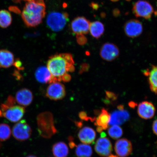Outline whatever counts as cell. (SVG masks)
<instances>
[{
	"label": "cell",
	"mask_w": 157,
	"mask_h": 157,
	"mask_svg": "<svg viewBox=\"0 0 157 157\" xmlns=\"http://www.w3.org/2000/svg\"><path fill=\"white\" fill-rule=\"evenodd\" d=\"M106 98L107 100H111L112 101H115L117 99L116 94L109 91H106L105 92Z\"/></svg>",
	"instance_id": "4dcf8cb0"
},
{
	"label": "cell",
	"mask_w": 157,
	"mask_h": 157,
	"mask_svg": "<svg viewBox=\"0 0 157 157\" xmlns=\"http://www.w3.org/2000/svg\"><path fill=\"white\" fill-rule=\"evenodd\" d=\"M78 116L82 120L88 121H95V118H93L88 117L87 114L84 111H81L78 114Z\"/></svg>",
	"instance_id": "f1b7e54d"
},
{
	"label": "cell",
	"mask_w": 157,
	"mask_h": 157,
	"mask_svg": "<svg viewBox=\"0 0 157 157\" xmlns=\"http://www.w3.org/2000/svg\"><path fill=\"white\" fill-rule=\"evenodd\" d=\"M11 135L10 128L6 124H0V141H5L8 139Z\"/></svg>",
	"instance_id": "4316f807"
},
{
	"label": "cell",
	"mask_w": 157,
	"mask_h": 157,
	"mask_svg": "<svg viewBox=\"0 0 157 157\" xmlns=\"http://www.w3.org/2000/svg\"><path fill=\"white\" fill-rule=\"evenodd\" d=\"M74 64L71 54H56L50 57L47 62V68L52 75L59 82L62 81L61 77L64 74L74 71Z\"/></svg>",
	"instance_id": "6da1fadb"
},
{
	"label": "cell",
	"mask_w": 157,
	"mask_h": 157,
	"mask_svg": "<svg viewBox=\"0 0 157 157\" xmlns=\"http://www.w3.org/2000/svg\"><path fill=\"white\" fill-rule=\"evenodd\" d=\"M78 139L83 144H90L95 140L96 133L95 131L91 127H83L78 133Z\"/></svg>",
	"instance_id": "ac0fdd59"
},
{
	"label": "cell",
	"mask_w": 157,
	"mask_h": 157,
	"mask_svg": "<svg viewBox=\"0 0 157 157\" xmlns=\"http://www.w3.org/2000/svg\"><path fill=\"white\" fill-rule=\"evenodd\" d=\"M47 25L54 32L62 30L69 21L68 15L66 12H52L47 16Z\"/></svg>",
	"instance_id": "277c9868"
},
{
	"label": "cell",
	"mask_w": 157,
	"mask_h": 157,
	"mask_svg": "<svg viewBox=\"0 0 157 157\" xmlns=\"http://www.w3.org/2000/svg\"><path fill=\"white\" fill-rule=\"evenodd\" d=\"M114 148L118 157H127L132 151V143L130 141L125 138L117 140L115 143Z\"/></svg>",
	"instance_id": "8fae6325"
},
{
	"label": "cell",
	"mask_w": 157,
	"mask_h": 157,
	"mask_svg": "<svg viewBox=\"0 0 157 157\" xmlns=\"http://www.w3.org/2000/svg\"><path fill=\"white\" fill-rule=\"evenodd\" d=\"M14 66L19 70H23L24 67L22 66V63L19 59H17L13 63Z\"/></svg>",
	"instance_id": "d6a6232c"
},
{
	"label": "cell",
	"mask_w": 157,
	"mask_h": 157,
	"mask_svg": "<svg viewBox=\"0 0 157 157\" xmlns=\"http://www.w3.org/2000/svg\"><path fill=\"white\" fill-rule=\"evenodd\" d=\"M75 154L77 157H91L93 150L89 145L80 144L76 146Z\"/></svg>",
	"instance_id": "cb8c5ba5"
},
{
	"label": "cell",
	"mask_w": 157,
	"mask_h": 157,
	"mask_svg": "<svg viewBox=\"0 0 157 157\" xmlns=\"http://www.w3.org/2000/svg\"><path fill=\"white\" fill-rule=\"evenodd\" d=\"M132 11L136 17H143L146 19H150L154 12L152 5L144 0H139L135 3L133 6Z\"/></svg>",
	"instance_id": "5b68a950"
},
{
	"label": "cell",
	"mask_w": 157,
	"mask_h": 157,
	"mask_svg": "<svg viewBox=\"0 0 157 157\" xmlns=\"http://www.w3.org/2000/svg\"><path fill=\"white\" fill-rule=\"evenodd\" d=\"M103 130V129L101 127L99 126H97V132H98L101 133L102 132Z\"/></svg>",
	"instance_id": "ab89813d"
},
{
	"label": "cell",
	"mask_w": 157,
	"mask_h": 157,
	"mask_svg": "<svg viewBox=\"0 0 157 157\" xmlns=\"http://www.w3.org/2000/svg\"></svg>",
	"instance_id": "7dc6e473"
},
{
	"label": "cell",
	"mask_w": 157,
	"mask_h": 157,
	"mask_svg": "<svg viewBox=\"0 0 157 157\" xmlns=\"http://www.w3.org/2000/svg\"><path fill=\"white\" fill-rule=\"evenodd\" d=\"M68 140L69 141V144L71 148H73L76 147V145L74 142L73 137L71 136L69 137Z\"/></svg>",
	"instance_id": "e575fe53"
},
{
	"label": "cell",
	"mask_w": 157,
	"mask_h": 157,
	"mask_svg": "<svg viewBox=\"0 0 157 157\" xmlns=\"http://www.w3.org/2000/svg\"><path fill=\"white\" fill-rule=\"evenodd\" d=\"M110 120L109 124L110 125H120L126 122L130 117L129 113L124 110L117 109L113 111L110 115Z\"/></svg>",
	"instance_id": "2e32d148"
},
{
	"label": "cell",
	"mask_w": 157,
	"mask_h": 157,
	"mask_svg": "<svg viewBox=\"0 0 157 157\" xmlns=\"http://www.w3.org/2000/svg\"><path fill=\"white\" fill-rule=\"evenodd\" d=\"M12 20L11 15L9 12L6 10L0 11V27L7 28L11 24Z\"/></svg>",
	"instance_id": "d4e9b609"
},
{
	"label": "cell",
	"mask_w": 157,
	"mask_h": 157,
	"mask_svg": "<svg viewBox=\"0 0 157 157\" xmlns=\"http://www.w3.org/2000/svg\"><path fill=\"white\" fill-rule=\"evenodd\" d=\"M66 89L64 86L59 82L50 83L47 89L46 95L49 99L58 101L65 97Z\"/></svg>",
	"instance_id": "ba28073f"
},
{
	"label": "cell",
	"mask_w": 157,
	"mask_h": 157,
	"mask_svg": "<svg viewBox=\"0 0 157 157\" xmlns=\"http://www.w3.org/2000/svg\"><path fill=\"white\" fill-rule=\"evenodd\" d=\"M106 136L105 133L103 132L101 133V137H105Z\"/></svg>",
	"instance_id": "60d3db41"
},
{
	"label": "cell",
	"mask_w": 157,
	"mask_h": 157,
	"mask_svg": "<svg viewBox=\"0 0 157 157\" xmlns=\"http://www.w3.org/2000/svg\"><path fill=\"white\" fill-rule=\"evenodd\" d=\"M25 113V109L23 107L13 105L10 107L3 113V116L11 122L15 123L22 118Z\"/></svg>",
	"instance_id": "4fadbf2b"
},
{
	"label": "cell",
	"mask_w": 157,
	"mask_h": 157,
	"mask_svg": "<svg viewBox=\"0 0 157 157\" xmlns=\"http://www.w3.org/2000/svg\"><path fill=\"white\" fill-rule=\"evenodd\" d=\"M26 157H37L36 156L34 155H29L27 156Z\"/></svg>",
	"instance_id": "7bdbcfd3"
},
{
	"label": "cell",
	"mask_w": 157,
	"mask_h": 157,
	"mask_svg": "<svg viewBox=\"0 0 157 157\" xmlns=\"http://www.w3.org/2000/svg\"><path fill=\"white\" fill-rule=\"evenodd\" d=\"M110 114L105 109H102L101 113L96 119L95 124L97 126L102 128L103 130H105L108 128L110 120Z\"/></svg>",
	"instance_id": "44dd1931"
},
{
	"label": "cell",
	"mask_w": 157,
	"mask_h": 157,
	"mask_svg": "<svg viewBox=\"0 0 157 157\" xmlns=\"http://www.w3.org/2000/svg\"><path fill=\"white\" fill-rule=\"evenodd\" d=\"M89 31L92 36L94 38L99 39L105 32V27L101 21H94L90 23Z\"/></svg>",
	"instance_id": "603a6c76"
},
{
	"label": "cell",
	"mask_w": 157,
	"mask_h": 157,
	"mask_svg": "<svg viewBox=\"0 0 157 157\" xmlns=\"http://www.w3.org/2000/svg\"><path fill=\"white\" fill-rule=\"evenodd\" d=\"M91 6L93 7V9L97 10L99 8V6L97 4L95 3H92Z\"/></svg>",
	"instance_id": "74e56055"
},
{
	"label": "cell",
	"mask_w": 157,
	"mask_h": 157,
	"mask_svg": "<svg viewBox=\"0 0 157 157\" xmlns=\"http://www.w3.org/2000/svg\"><path fill=\"white\" fill-rule=\"evenodd\" d=\"M113 147L111 141L106 137L98 139L95 146V150L99 156L105 157L111 154Z\"/></svg>",
	"instance_id": "7c38bea8"
},
{
	"label": "cell",
	"mask_w": 157,
	"mask_h": 157,
	"mask_svg": "<svg viewBox=\"0 0 157 157\" xmlns=\"http://www.w3.org/2000/svg\"><path fill=\"white\" fill-rule=\"evenodd\" d=\"M35 76L37 81L42 83L58 82L57 78L51 74L48 68L44 66H41L37 68L35 71Z\"/></svg>",
	"instance_id": "9a60e30c"
},
{
	"label": "cell",
	"mask_w": 157,
	"mask_h": 157,
	"mask_svg": "<svg viewBox=\"0 0 157 157\" xmlns=\"http://www.w3.org/2000/svg\"><path fill=\"white\" fill-rule=\"evenodd\" d=\"M145 74L148 76V82L151 91L157 94V66H152L150 71L145 72Z\"/></svg>",
	"instance_id": "ffe728a7"
},
{
	"label": "cell",
	"mask_w": 157,
	"mask_h": 157,
	"mask_svg": "<svg viewBox=\"0 0 157 157\" xmlns=\"http://www.w3.org/2000/svg\"><path fill=\"white\" fill-rule=\"evenodd\" d=\"M153 132L157 136V119L154 121L152 125Z\"/></svg>",
	"instance_id": "d590c367"
},
{
	"label": "cell",
	"mask_w": 157,
	"mask_h": 157,
	"mask_svg": "<svg viewBox=\"0 0 157 157\" xmlns=\"http://www.w3.org/2000/svg\"><path fill=\"white\" fill-rule=\"evenodd\" d=\"M129 105L131 108H135L136 106V104L133 102H131L129 103Z\"/></svg>",
	"instance_id": "f35d334b"
},
{
	"label": "cell",
	"mask_w": 157,
	"mask_h": 157,
	"mask_svg": "<svg viewBox=\"0 0 157 157\" xmlns=\"http://www.w3.org/2000/svg\"><path fill=\"white\" fill-rule=\"evenodd\" d=\"M90 66L87 63L82 64L80 66L79 73L80 74H82L84 72H86L88 71L89 70Z\"/></svg>",
	"instance_id": "1f68e13d"
},
{
	"label": "cell",
	"mask_w": 157,
	"mask_h": 157,
	"mask_svg": "<svg viewBox=\"0 0 157 157\" xmlns=\"http://www.w3.org/2000/svg\"><path fill=\"white\" fill-rule=\"evenodd\" d=\"M107 157H118L117 156L115 155H113V154L109 155Z\"/></svg>",
	"instance_id": "b9f144b4"
},
{
	"label": "cell",
	"mask_w": 157,
	"mask_h": 157,
	"mask_svg": "<svg viewBox=\"0 0 157 157\" xmlns=\"http://www.w3.org/2000/svg\"><path fill=\"white\" fill-rule=\"evenodd\" d=\"M155 107L153 104L148 101L142 102L139 104L137 113L139 116L144 119L152 118L155 113Z\"/></svg>",
	"instance_id": "5bb4252c"
},
{
	"label": "cell",
	"mask_w": 157,
	"mask_h": 157,
	"mask_svg": "<svg viewBox=\"0 0 157 157\" xmlns=\"http://www.w3.org/2000/svg\"><path fill=\"white\" fill-rule=\"evenodd\" d=\"M90 23L89 20L83 17H76L72 21L71 28L74 34L85 35L89 32Z\"/></svg>",
	"instance_id": "9c48e42d"
},
{
	"label": "cell",
	"mask_w": 157,
	"mask_h": 157,
	"mask_svg": "<svg viewBox=\"0 0 157 157\" xmlns=\"http://www.w3.org/2000/svg\"><path fill=\"white\" fill-rule=\"evenodd\" d=\"M39 134L44 138H50L57 130L55 126L53 117L49 112H44L38 115L37 118Z\"/></svg>",
	"instance_id": "3957f363"
},
{
	"label": "cell",
	"mask_w": 157,
	"mask_h": 157,
	"mask_svg": "<svg viewBox=\"0 0 157 157\" xmlns=\"http://www.w3.org/2000/svg\"><path fill=\"white\" fill-rule=\"evenodd\" d=\"M120 13L119 10L118 9H115L113 10V14L114 16L115 17H118Z\"/></svg>",
	"instance_id": "8d00e7d4"
},
{
	"label": "cell",
	"mask_w": 157,
	"mask_h": 157,
	"mask_svg": "<svg viewBox=\"0 0 157 157\" xmlns=\"http://www.w3.org/2000/svg\"><path fill=\"white\" fill-rule=\"evenodd\" d=\"M108 133L112 138L117 139L122 136L123 131L119 125H112L108 128Z\"/></svg>",
	"instance_id": "484cf974"
},
{
	"label": "cell",
	"mask_w": 157,
	"mask_h": 157,
	"mask_svg": "<svg viewBox=\"0 0 157 157\" xmlns=\"http://www.w3.org/2000/svg\"><path fill=\"white\" fill-rule=\"evenodd\" d=\"M15 103V100L12 96H10L8 98L4 105L8 108L13 106Z\"/></svg>",
	"instance_id": "f546056e"
},
{
	"label": "cell",
	"mask_w": 157,
	"mask_h": 157,
	"mask_svg": "<svg viewBox=\"0 0 157 157\" xmlns=\"http://www.w3.org/2000/svg\"><path fill=\"white\" fill-rule=\"evenodd\" d=\"M119 50L117 45L111 43H106L101 46L100 55L102 59L107 62H111L118 57Z\"/></svg>",
	"instance_id": "52a82bcc"
},
{
	"label": "cell",
	"mask_w": 157,
	"mask_h": 157,
	"mask_svg": "<svg viewBox=\"0 0 157 157\" xmlns=\"http://www.w3.org/2000/svg\"><path fill=\"white\" fill-rule=\"evenodd\" d=\"M110 1L113 2H116L119 1V0H110Z\"/></svg>",
	"instance_id": "f6af8a7d"
},
{
	"label": "cell",
	"mask_w": 157,
	"mask_h": 157,
	"mask_svg": "<svg viewBox=\"0 0 157 157\" xmlns=\"http://www.w3.org/2000/svg\"><path fill=\"white\" fill-rule=\"evenodd\" d=\"M3 116V113H2V112L0 110V117H2Z\"/></svg>",
	"instance_id": "ee69618b"
},
{
	"label": "cell",
	"mask_w": 157,
	"mask_h": 157,
	"mask_svg": "<svg viewBox=\"0 0 157 157\" xmlns=\"http://www.w3.org/2000/svg\"><path fill=\"white\" fill-rule=\"evenodd\" d=\"M14 56L12 53L7 50H0V67L7 68L14 63Z\"/></svg>",
	"instance_id": "d6986e66"
},
{
	"label": "cell",
	"mask_w": 157,
	"mask_h": 157,
	"mask_svg": "<svg viewBox=\"0 0 157 157\" xmlns=\"http://www.w3.org/2000/svg\"><path fill=\"white\" fill-rule=\"evenodd\" d=\"M125 34L129 38H134L140 36L143 31L142 23L137 19L127 21L124 26Z\"/></svg>",
	"instance_id": "30bf717a"
},
{
	"label": "cell",
	"mask_w": 157,
	"mask_h": 157,
	"mask_svg": "<svg viewBox=\"0 0 157 157\" xmlns=\"http://www.w3.org/2000/svg\"><path fill=\"white\" fill-rule=\"evenodd\" d=\"M15 98L16 101L19 105L27 106L32 103L33 95L30 90L23 88L17 92Z\"/></svg>",
	"instance_id": "e0dca14e"
},
{
	"label": "cell",
	"mask_w": 157,
	"mask_h": 157,
	"mask_svg": "<svg viewBox=\"0 0 157 157\" xmlns=\"http://www.w3.org/2000/svg\"><path fill=\"white\" fill-rule=\"evenodd\" d=\"M26 1L21 17L25 25L29 27L38 26L46 15V6L44 0H25Z\"/></svg>",
	"instance_id": "7a4b0ae2"
},
{
	"label": "cell",
	"mask_w": 157,
	"mask_h": 157,
	"mask_svg": "<svg viewBox=\"0 0 157 157\" xmlns=\"http://www.w3.org/2000/svg\"><path fill=\"white\" fill-rule=\"evenodd\" d=\"M126 1H131V0H126Z\"/></svg>",
	"instance_id": "bcb514c9"
},
{
	"label": "cell",
	"mask_w": 157,
	"mask_h": 157,
	"mask_svg": "<svg viewBox=\"0 0 157 157\" xmlns=\"http://www.w3.org/2000/svg\"><path fill=\"white\" fill-rule=\"evenodd\" d=\"M52 151L55 157H67L69 154L67 145L62 142L55 143L52 147Z\"/></svg>",
	"instance_id": "7402d4cb"
},
{
	"label": "cell",
	"mask_w": 157,
	"mask_h": 157,
	"mask_svg": "<svg viewBox=\"0 0 157 157\" xmlns=\"http://www.w3.org/2000/svg\"><path fill=\"white\" fill-rule=\"evenodd\" d=\"M13 137L17 140L24 141L28 140L32 134V129L26 121L23 120L13 126L12 129Z\"/></svg>",
	"instance_id": "8992f818"
},
{
	"label": "cell",
	"mask_w": 157,
	"mask_h": 157,
	"mask_svg": "<svg viewBox=\"0 0 157 157\" xmlns=\"http://www.w3.org/2000/svg\"><path fill=\"white\" fill-rule=\"evenodd\" d=\"M76 38L78 44L80 45H84L87 42V39L84 35H77Z\"/></svg>",
	"instance_id": "83f0119b"
},
{
	"label": "cell",
	"mask_w": 157,
	"mask_h": 157,
	"mask_svg": "<svg viewBox=\"0 0 157 157\" xmlns=\"http://www.w3.org/2000/svg\"><path fill=\"white\" fill-rule=\"evenodd\" d=\"M71 79V76L69 74L67 73L64 74L61 77L62 81L65 82H70Z\"/></svg>",
	"instance_id": "836d02e7"
}]
</instances>
